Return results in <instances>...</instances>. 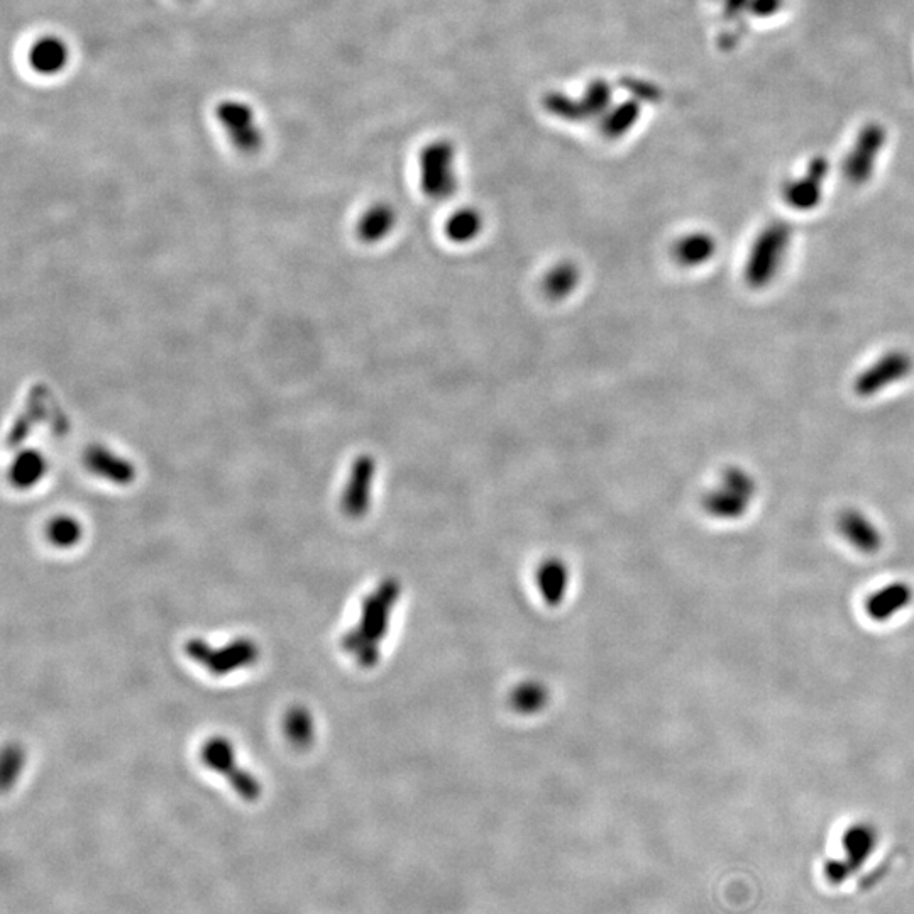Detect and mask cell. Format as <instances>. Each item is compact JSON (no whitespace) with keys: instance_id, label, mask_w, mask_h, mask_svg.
Here are the masks:
<instances>
[{"instance_id":"ac0fdd59","label":"cell","mask_w":914,"mask_h":914,"mask_svg":"<svg viewBox=\"0 0 914 914\" xmlns=\"http://www.w3.org/2000/svg\"><path fill=\"white\" fill-rule=\"evenodd\" d=\"M913 601V590L906 583H892L882 590L876 591L867 601V613L874 620H889L903 612L906 606Z\"/></svg>"},{"instance_id":"7c38bea8","label":"cell","mask_w":914,"mask_h":914,"mask_svg":"<svg viewBox=\"0 0 914 914\" xmlns=\"http://www.w3.org/2000/svg\"><path fill=\"white\" fill-rule=\"evenodd\" d=\"M886 136L879 129H867L860 134L859 141L855 143L852 151L848 153L843 173L848 182L854 185H864L869 182L872 173L876 170L877 158L884 148Z\"/></svg>"},{"instance_id":"2e32d148","label":"cell","mask_w":914,"mask_h":914,"mask_svg":"<svg viewBox=\"0 0 914 914\" xmlns=\"http://www.w3.org/2000/svg\"><path fill=\"white\" fill-rule=\"evenodd\" d=\"M838 530L859 551L874 552L881 547V532L864 512L848 508L838 518Z\"/></svg>"},{"instance_id":"277c9868","label":"cell","mask_w":914,"mask_h":914,"mask_svg":"<svg viewBox=\"0 0 914 914\" xmlns=\"http://www.w3.org/2000/svg\"><path fill=\"white\" fill-rule=\"evenodd\" d=\"M46 422L56 435H65L70 430L68 417L51 395L46 385H34L26 397L23 412L17 415L7 435V446L16 449L28 439L36 425Z\"/></svg>"},{"instance_id":"7a4b0ae2","label":"cell","mask_w":914,"mask_h":914,"mask_svg":"<svg viewBox=\"0 0 914 914\" xmlns=\"http://www.w3.org/2000/svg\"><path fill=\"white\" fill-rule=\"evenodd\" d=\"M757 495V481L747 469L730 466L705 496L706 512L722 520H735L749 512Z\"/></svg>"},{"instance_id":"ba28073f","label":"cell","mask_w":914,"mask_h":914,"mask_svg":"<svg viewBox=\"0 0 914 914\" xmlns=\"http://www.w3.org/2000/svg\"><path fill=\"white\" fill-rule=\"evenodd\" d=\"M914 371V359L904 349H889L865 366L855 378L854 390L860 398H874L906 380Z\"/></svg>"},{"instance_id":"52a82bcc","label":"cell","mask_w":914,"mask_h":914,"mask_svg":"<svg viewBox=\"0 0 914 914\" xmlns=\"http://www.w3.org/2000/svg\"><path fill=\"white\" fill-rule=\"evenodd\" d=\"M215 117L227 139L241 155L253 156L265 144V134L259 127L253 107L243 100L227 99L215 107Z\"/></svg>"},{"instance_id":"d6986e66","label":"cell","mask_w":914,"mask_h":914,"mask_svg":"<svg viewBox=\"0 0 914 914\" xmlns=\"http://www.w3.org/2000/svg\"><path fill=\"white\" fill-rule=\"evenodd\" d=\"M48 471L46 457L34 449L19 452L9 468V481L17 490H31L45 478Z\"/></svg>"},{"instance_id":"8fae6325","label":"cell","mask_w":914,"mask_h":914,"mask_svg":"<svg viewBox=\"0 0 914 914\" xmlns=\"http://www.w3.org/2000/svg\"><path fill=\"white\" fill-rule=\"evenodd\" d=\"M376 463L369 454H363L354 459L349 480L342 493V510L353 518L363 517L368 512L375 481Z\"/></svg>"},{"instance_id":"44dd1931","label":"cell","mask_w":914,"mask_h":914,"mask_svg":"<svg viewBox=\"0 0 914 914\" xmlns=\"http://www.w3.org/2000/svg\"><path fill=\"white\" fill-rule=\"evenodd\" d=\"M283 732L295 749H310L315 742L314 716L305 706H292L283 720Z\"/></svg>"},{"instance_id":"6da1fadb","label":"cell","mask_w":914,"mask_h":914,"mask_svg":"<svg viewBox=\"0 0 914 914\" xmlns=\"http://www.w3.org/2000/svg\"><path fill=\"white\" fill-rule=\"evenodd\" d=\"M794 231L786 221L767 222L755 234L744 263V280L752 290H764L781 275L789 251L793 248Z\"/></svg>"},{"instance_id":"603a6c76","label":"cell","mask_w":914,"mask_h":914,"mask_svg":"<svg viewBox=\"0 0 914 914\" xmlns=\"http://www.w3.org/2000/svg\"><path fill=\"white\" fill-rule=\"evenodd\" d=\"M46 537L50 540L51 546L58 547V549H72L80 544L83 527L77 518L60 515V517L51 518L46 525Z\"/></svg>"},{"instance_id":"cb8c5ba5","label":"cell","mask_w":914,"mask_h":914,"mask_svg":"<svg viewBox=\"0 0 914 914\" xmlns=\"http://www.w3.org/2000/svg\"><path fill=\"white\" fill-rule=\"evenodd\" d=\"M24 759H26V754H24L21 745L9 744L2 752L0 782H2L4 791H9L16 784L21 772H23Z\"/></svg>"},{"instance_id":"7402d4cb","label":"cell","mask_w":914,"mask_h":914,"mask_svg":"<svg viewBox=\"0 0 914 914\" xmlns=\"http://www.w3.org/2000/svg\"><path fill=\"white\" fill-rule=\"evenodd\" d=\"M579 280L581 271L578 266L573 261H562L552 266L544 276V293L554 300L571 297L578 288Z\"/></svg>"},{"instance_id":"8992f818","label":"cell","mask_w":914,"mask_h":914,"mask_svg":"<svg viewBox=\"0 0 914 914\" xmlns=\"http://www.w3.org/2000/svg\"><path fill=\"white\" fill-rule=\"evenodd\" d=\"M390 601L391 591L388 588L369 596L368 600L364 601L363 617L358 627L344 635V649L358 657L363 666L373 664L376 659V644L385 632Z\"/></svg>"},{"instance_id":"9c48e42d","label":"cell","mask_w":914,"mask_h":914,"mask_svg":"<svg viewBox=\"0 0 914 914\" xmlns=\"http://www.w3.org/2000/svg\"><path fill=\"white\" fill-rule=\"evenodd\" d=\"M420 185L430 199H449L456 192L454 151L449 144H432L420 158Z\"/></svg>"},{"instance_id":"5bb4252c","label":"cell","mask_w":914,"mask_h":914,"mask_svg":"<svg viewBox=\"0 0 914 914\" xmlns=\"http://www.w3.org/2000/svg\"><path fill=\"white\" fill-rule=\"evenodd\" d=\"M28 63L31 70L41 77H55L68 67L70 48L60 36L45 34L29 48Z\"/></svg>"},{"instance_id":"e0dca14e","label":"cell","mask_w":914,"mask_h":914,"mask_svg":"<svg viewBox=\"0 0 914 914\" xmlns=\"http://www.w3.org/2000/svg\"><path fill=\"white\" fill-rule=\"evenodd\" d=\"M397 221L395 209L386 202H378V204L371 205L368 210H364L363 215L359 217L356 232L364 244L381 243L393 232Z\"/></svg>"},{"instance_id":"4fadbf2b","label":"cell","mask_w":914,"mask_h":914,"mask_svg":"<svg viewBox=\"0 0 914 914\" xmlns=\"http://www.w3.org/2000/svg\"><path fill=\"white\" fill-rule=\"evenodd\" d=\"M83 464L94 476L112 485H131L136 480L134 464L102 444H92L85 449Z\"/></svg>"},{"instance_id":"3957f363","label":"cell","mask_w":914,"mask_h":914,"mask_svg":"<svg viewBox=\"0 0 914 914\" xmlns=\"http://www.w3.org/2000/svg\"><path fill=\"white\" fill-rule=\"evenodd\" d=\"M185 654L215 678H224L232 672L254 666L259 659V647L254 640L244 637L221 647H214L207 640L190 639L185 644Z\"/></svg>"},{"instance_id":"5b68a950","label":"cell","mask_w":914,"mask_h":914,"mask_svg":"<svg viewBox=\"0 0 914 914\" xmlns=\"http://www.w3.org/2000/svg\"><path fill=\"white\" fill-rule=\"evenodd\" d=\"M200 760L210 771L226 777L234 793L239 794L244 801H258L261 798V782L248 769L239 767L236 749L226 737L209 738L200 749Z\"/></svg>"},{"instance_id":"30bf717a","label":"cell","mask_w":914,"mask_h":914,"mask_svg":"<svg viewBox=\"0 0 914 914\" xmlns=\"http://www.w3.org/2000/svg\"><path fill=\"white\" fill-rule=\"evenodd\" d=\"M828 161L823 158H815L806 166V170L791 178L782 185V200L788 205L789 209L796 212H811L818 209V205L825 195V183L828 180Z\"/></svg>"},{"instance_id":"9a60e30c","label":"cell","mask_w":914,"mask_h":914,"mask_svg":"<svg viewBox=\"0 0 914 914\" xmlns=\"http://www.w3.org/2000/svg\"><path fill=\"white\" fill-rule=\"evenodd\" d=\"M718 253V241L708 231L686 232L672 244V259L681 268H701L713 261Z\"/></svg>"},{"instance_id":"ffe728a7","label":"cell","mask_w":914,"mask_h":914,"mask_svg":"<svg viewBox=\"0 0 914 914\" xmlns=\"http://www.w3.org/2000/svg\"><path fill=\"white\" fill-rule=\"evenodd\" d=\"M483 227H485V219L480 214V210L464 207L449 215L444 231L451 243L469 244L481 236Z\"/></svg>"}]
</instances>
